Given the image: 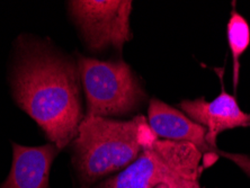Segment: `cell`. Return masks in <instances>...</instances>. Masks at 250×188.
Returning a JSON list of instances; mask_svg holds the SVG:
<instances>
[{
	"label": "cell",
	"mask_w": 250,
	"mask_h": 188,
	"mask_svg": "<svg viewBox=\"0 0 250 188\" xmlns=\"http://www.w3.org/2000/svg\"><path fill=\"white\" fill-rule=\"evenodd\" d=\"M178 107L185 115L207 128V140L212 148L216 149V140L220 133L239 126H249L250 114L244 112L234 96L221 90L211 102L204 98L183 101Z\"/></svg>",
	"instance_id": "obj_6"
},
{
	"label": "cell",
	"mask_w": 250,
	"mask_h": 188,
	"mask_svg": "<svg viewBox=\"0 0 250 188\" xmlns=\"http://www.w3.org/2000/svg\"><path fill=\"white\" fill-rule=\"evenodd\" d=\"M158 139L143 115L130 121L84 117L72 141L79 188H90L99 179L125 169Z\"/></svg>",
	"instance_id": "obj_2"
},
{
	"label": "cell",
	"mask_w": 250,
	"mask_h": 188,
	"mask_svg": "<svg viewBox=\"0 0 250 188\" xmlns=\"http://www.w3.org/2000/svg\"><path fill=\"white\" fill-rule=\"evenodd\" d=\"M60 152L52 143L25 146L13 143V164L0 188H49L51 166Z\"/></svg>",
	"instance_id": "obj_8"
},
{
	"label": "cell",
	"mask_w": 250,
	"mask_h": 188,
	"mask_svg": "<svg viewBox=\"0 0 250 188\" xmlns=\"http://www.w3.org/2000/svg\"><path fill=\"white\" fill-rule=\"evenodd\" d=\"M156 188H171V187L166 185V184H161V185H158Z\"/></svg>",
	"instance_id": "obj_10"
},
{
	"label": "cell",
	"mask_w": 250,
	"mask_h": 188,
	"mask_svg": "<svg viewBox=\"0 0 250 188\" xmlns=\"http://www.w3.org/2000/svg\"><path fill=\"white\" fill-rule=\"evenodd\" d=\"M249 126H250V125H249Z\"/></svg>",
	"instance_id": "obj_11"
},
{
	"label": "cell",
	"mask_w": 250,
	"mask_h": 188,
	"mask_svg": "<svg viewBox=\"0 0 250 188\" xmlns=\"http://www.w3.org/2000/svg\"><path fill=\"white\" fill-rule=\"evenodd\" d=\"M227 36L233 61V86L234 89H237L240 76V58L250 44V27L246 18L236 9L231 12L230 20L228 21Z\"/></svg>",
	"instance_id": "obj_9"
},
{
	"label": "cell",
	"mask_w": 250,
	"mask_h": 188,
	"mask_svg": "<svg viewBox=\"0 0 250 188\" xmlns=\"http://www.w3.org/2000/svg\"><path fill=\"white\" fill-rule=\"evenodd\" d=\"M80 83L77 61L50 40H16L9 70L14 101L60 151L77 138L84 119Z\"/></svg>",
	"instance_id": "obj_1"
},
{
	"label": "cell",
	"mask_w": 250,
	"mask_h": 188,
	"mask_svg": "<svg viewBox=\"0 0 250 188\" xmlns=\"http://www.w3.org/2000/svg\"><path fill=\"white\" fill-rule=\"evenodd\" d=\"M77 64L86 96L84 117L127 115L146 99L141 83L126 62L79 55Z\"/></svg>",
	"instance_id": "obj_4"
},
{
	"label": "cell",
	"mask_w": 250,
	"mask_h": 188,
	"mask_svg": "<svg viewBox=\"0 0 250 188\" xmlns=\"http://www.w3.org/2000/svg\"><path fill=\"white\" fill-rule=\"evenodd\" d=\"M68 8L90 50L114 47L121 51L132 38L130 0H72L68 1Z\"/></svg>",
	"instance_id": "obj_5"
},
{
	"label": "cell",
	"mask_w": 250,
	"mask_h": 188,
	"mask_svg": "<svg viewBox=\"0 0 250 188\" xmlns=\"http://www.w3.org/2000/svg\"><path fill=\"white\" fill-rule=\"evenodd\" d=\"M148 122L159 139L190 143L196 146L203 156H208L212 160H215L216 149L208 145L207 128L190 120L183 112L153 98L149 104Z\"/></svg>",
	"instance_id": "obj_7"
},
{
	"label": "cell",
	"mask_w": 250,
	"mask_h": 188,
	"mask_svg": "<svg viewBox=\"0 0 250 188\" xmlns=\"http://www.w3.org/2000/svg\"><path fill=\"white\" fill-rule=\"evenodd\" d=\"M203 153L190 143L158 139L120 174L96 188H200Z\"/></svg>",
	"instance_id": "obj_3"
}]
</instances>
